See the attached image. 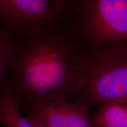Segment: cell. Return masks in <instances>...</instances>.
I'll use <instances>...</instances> for the list:
<instances>
[{
    "label": "cell",
    "instance_id": "277c9868",
    "mask_svg": "<svg viewBox=\"0 0 127 127\" xmlns=\"http://www.w3.org/2000/svg\"><path fill=\"white\" fill-rule=\"evenodd\" d=\"M26 117L43 127H95L86 106L66 99L34 105Z\"/></svg>",
    "mask_w": 127,
    "mask_h": 127
},
{
    "label": "cell",
    "instance_id": "8992f818",
    "mask_svg": "<svg viewBox=\"0 0 127 127\" xmlns=\"http://www.w3.org/2000/svg\"><path fill=\"white\" fill-rule=\"evenodd\" d=\"M19 105L9 88L7 74L0 85V126L35 127L20 113Z\"/></svg>",
    "mask_w": 127,
    "mask_h": 127
},
{
    "label": "cell",
    "instance_id": "6da1fadb",
    "mask_svg": "<svg viewBox=\"0 0 127 127\" xmlns=\"http://www.w3.org/2000/svg\"><path fill=\"white\" fill-rule=\"evenodd\" d=\"M19 103L34 105L58 99L78 87L77 65L71 48L50 30L17 41L8 73Z\"/></svg>",
    "mask_w": 127,
    "mask_h": 127
},
{
    "label": "cell",
    "instance_id": "9c48e42d",
    "mask_svg": "<svg viewBox=\"0 0 127 127\" xmlns=\"http://www.w3.org/2000/svg\"><path fill=\"white\" fill-rule=\"evenodd\" d=\"M32 124L33 125H34V126L35 127H43L41 126V125H37V124Z\"/></svg>",
    "mask_w": 127,
    "mask_h": 127
},
{
    "label": "cell",
    "instance_id": "7a4b0ae2",
    "mask_svg": "<svg viewBox=\"0 0 127 127\" xmlns=\"http://www.w3.org/2000/svg\"><path fill=\"white\" fill-rule=\"evenodd\" d=\"M63 4L49 0H0V26L17 40L38 35L49 30Z\"/></svg>",
    "mask_w": 127,
    "mask_h": 127
},
{
    "label": "cell",
    "instance_id": "ba28073f",
    "mask_svg": "<svg viewBox=\"0 0 127 127\" xmlns=\"http://www.w3.org/2000/svg\"><path fill=\"white\" fill-rule=\"evenodd\" d=\"M17 41L11 32L0 26V85L8 73L12 54Z\"/></svg>",
    "mask_w": 127,
    "mask_h": 127
},
{
    "label": "cell",
    "instance_id": "5b68a950",
    "mask_svg": "<svg viewBox=\"0 0 127 127\" xmlns=\"http://www.w3.org/2000/svg\"><path fill=\"white\" fill-rule=\"evenodd\" d=\"M90 24L94 34L99 38H127V0L94 1Z\"/></svg>",
    "mask_w": 127,
    "mask_h": 127
},
{
    "label": "cell",
    "instance_id": "3957f363",
    "mask_svg": "<svg viewBox=\"0 0 127 127\" xmlns=\"http://www.w3.org/2000/svg\"><path fill=\"white\" fill-rule=\"evenodd\" d=\"M87 94L102 106L127 101V57L98 63L87 82Z\"/></svg>",
    "mask_w": 127,
    "mask_h": 127
},
{
    "label": "cell",
    "instance_id": "52a82bcc",
    "mask_svg": "<svg viewBox=\"0 0 127 127\" xmlns=\"http://www.w3.org/2000/svg\"><path fill=\"white\" fill-rule=\"evenodd\" d=\"M91 118L95 127H127V101L101 106Z\"/></svg>",
    "mask_w": 127,
    "mask_h": 127
}]
</instances>
